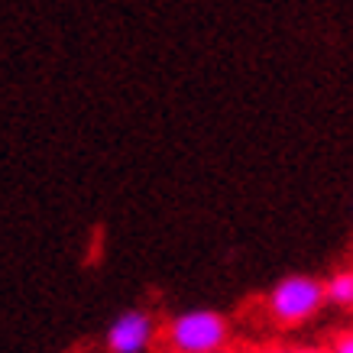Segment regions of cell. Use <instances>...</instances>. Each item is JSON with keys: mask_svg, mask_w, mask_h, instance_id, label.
Wrapping results in <instances>:
<instances>
[{"mask_svg": "<svg viewBox=\"0 0 353 353\" xmlns=\"http://www.w3.org/2000/svg\"><path fill=\"white\" fill-rule=\"evenodd\" d=\"M230 318L214 308H188L162 324V347L169 353H227L230 350Z\"/></svg>", "mask_w": 353, "mask_h": 353, "instance_id": "6da1fadb", "label": "cell"}, {"mask_svg": "<svg viewBox=\"0 0 353 353\" xmlns=\"http://www.w3.org/2000/svg\"><path fill=\"white\" fill-rule=\"evenodd\" d=\"M327 305V289L324 279L308 276V272H292L282 276L266 292L263 299V311L266 318L279 327H301V324L314 321L321 308Z\"/></svg>", "mask_w": 353, "mask_h": 353, "instance_id": "7a4b0ae2", "label": "cell"}, {"mask_svg": "<svg viewBox=\"0 0 353 353\" xmlns=\"http://www.w3.org/2000/svg\"><path fill=\"white\" fill-rule=\"evenodd\" d=\"M162 337L156 314L146 308H127L108 324L104 347L108 353H150Z\"/></svg>", "mask_w": 353, "mask_h": 353, "instance_id": "3957f363", "label": "cell"}, {"mask_svg": "<svg viewBox=\"0 0 353 353\" xmlns=\"http://www.w3.org/2000/svg\"><path fill=\"white\" fill-rule=\"evenodd\" d=\"M324 289H327V305H334L341 311H353V266L337 269L324 282Z\"/></svg>", "mask_w": 353, "mask_h": 353, "instance_id": "277c9868", "label": "cell"}, {"mask_svg": "<svg viewBox=\"0 0 353 353\" xmlns=\"http://www.w3.org/2000/svg\"><path fill=\"white\" fill-rule=\"evenodd\" d=\"M236 353H331V350H318V347H259V350H236Z\"/></svg>", "mask_w": 353, "mask_h": 353, "instance_id": "5b68a950", "label": "cell"}, {"mask_svg": "<svg viewBox=\"0 0 353 353\" xmlns=\"http://www.w3.org/2000/svg\"><path fill=\"white\" fill-rule=\"evenodd\" d=\"M331 353H353V327H347V331L334 341V347H331Z\"/></svg>", "mask_w": 353, "mask_h": 353, "instance_id": "8992f818", "label": "cell"}]
</instances>
